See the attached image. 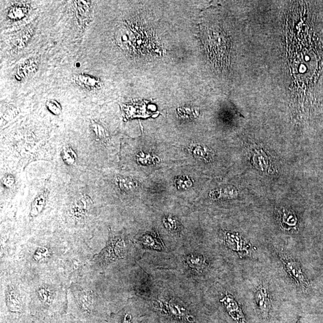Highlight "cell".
<instances>
[{
  "instance_id": "cell-11",
  "label": "cell",
  "mask_w": 323,
  "mask_h": 323,
  "mask_svg": "<svg viewBox=\"0 0 323 323\" xmlns=\"http://www.w3.org/2000/svg\"><path fill=\"white\" fill-rule=\"evenodd\" d=\"M78 83H81V85L88 88H94L97 87L99 84V81L92 77L86 76V75H81L77 78Z\"/></svg>"
},
{
  "instance_id": "cell-6",
  "label": "cell",
  "mask_w": 323,
  "mask_h": 323,
  "mask_svg": "<svg viewBox=\"0 0 323 323\" xmlns=\"http://www.w3.org/2000/svg\"><path fill=\"white\" fill-rule=\"evenodd\" d=\"M255 300L259 311L264 316H267L271 309V303L267 291L260 287L255 293Z\"/></svg>"
},
{
  "instance_id": "cell-16",
  "label": "cell",
  "mask_w": 323,
  "mask_h": 323,
  "mask_svg": "<svg viewBox=\"0 0 323 323\" xmlns=\"http://www.w3.org/2000/svg\"><path fill=\"white\" fill-rule=\"evenodd\" d=\"M47 255H48V250H47L46 248H39L36 251L35 255H34V259L37 260V261H39V260H42L43 258H45Z\"/></svg>"
},
{
  "instance_id": "cell-7",
  "label": "cell",
  "mask_w": 323,
  "mask_h": 323,
  "mask_svg": "<svg viewBox=\"0 0 323 323\" xmlns=\"http://www.w3.org/2000/svg\"><path fill=\"white\" fill-rule=\"evenodd\" d=\"M222 302H224L229 313L235 320L238 321H244V316L243 313L241 311L237 302H235L233 298L230 297H225L222 300Z\"/></svg>"
},
{
  "instance_id": "cell-3",
  "label": "cell",
  "mask_w": 323,
  "mask_h": 323,
  "mask_svg": "<svg viewBox=\"0 0 323 323\" xmlns=\"http://www.w3.org/2000/svg\"><path fill=\"white\" fill-rule=\"evenodd\" d=\"M49 196V191L48 189H44L37 194L31 202L29 213L30 219H35L45 209Z\"/></svg>"
},
{
  "instance_id": "cell-9",
  "label": "cell",
  "mask_w": 323,
  "mask_h": 323,
  "mask_svg": "<svg viewBox=\"0 0 323 323\" xmlns=\"http://www.w3.org/2000/svg\"><path fill=\"white\" fill-rule=\"evenodd\" d=\"M61 158L66 164L74 166L76 164L78 156L74 150L70 146H65L62 150Z\"/></svg>"
},
{
  "instance_id": "cell-2",
  "label": "cell",
  "mask_w": 323,
  "mask_h": 323,
  "mask_svg": "<svg viewBox=\"0 0 323 323\" xmlns=\"http://www.w3.org/2000/svg\"><path fill=\"white\" fill-rule=\"evenodd\" d=\"M93 205V199L87 194H81L74 199L70 206V213L75 220H83Z\"/></svg>"
},
{
  "instance_id": "cell-1",
  "label": "cell",
  "mask_w": 323,
  "mask_h": 323,
  "mask_svg": "<svg viewBox=\"0 0 323 323\" xmlns=\"http://www.w3.org/2000/svg\"><path fill=\"white\" fill-rule=\"evenodd\" d=\"M126 252V244L123 238L114 237L109 241L105 249L100 253L98 259H101L105 262L115 261L124 258Z\"/></svg>"
},
{
  "instance_id": "cell-13",
  "label": "cell",
  "mask_w": 323,
  "mask_h": 323,
  "mask_svg": "<svg viewBox=\"0 0 323 323\" xmlns=\"http://www.w3.org/2000/svg\"><path fill=\"white\" fill-rule=\"evenodd\" d=\"M38 294L40 299L43 303H49L51 302L52 294L48 288L46 287L40 288L38 291Z\"/></svg>"
},
{
  "instance_id": "cell-8",
  "label": "cell",
  "mask_w": 323,
  "mask_h": 323,
  "mask_svg": "<svg viewBox=\"0 0 323 323\" xmlns=\"http://www.w3.org/2000/svg\"><path fill=\"white\" fill-rule=\"evenodd\" d=\"M78 302L84 312L90 314L93 309V298L89 291H81L78 294Z\"/></svg>"
},
{
  "instance_id": "cell-12",
  "label": "cell",
  "mask_w": 323,
  "mask_h": 323,
  "mask_svg": "<svg viewBox=\"0 0 323 323\" xmlns=\"http://www.w3.org/2000/svg\"><path fill=\"white\" fill-rule=\"evenodd\" d=\"M27 13V8L23 6H16L12 8L9 12V17L12 20H20L26 16Z\"/></svg>"
},
{
  "instance_id": "cell-5",
  "label": "cell",
  "mask_w": 323,
  "mask_h": 323,
  "mask_svg": "<svg viewBox=\"0 0 323 323\" xmlns=\"http://www.w3.org/2000/svg\"><path fill=\"white\" fill-rule=\"evenodd\" d=\"M6 304L9 310L13 313H20L23 309L21 299L18 291L13 287H9L6 292Z\"/></svg>"
},
{
  "instance_id": "cell-10",
  "label": "cell",
  "mask_w": 323,
  "mask_h": 323,
  "mask_svg": "<svg viewBox=\"0 0 323 323\" xmlns=\"http://www.w3.org/2000/svg\"><path fill=\"white\" fill-rule=\"evenodd\" d=\"M187 263L196 271H202L205 266V260L201 256H189L187 258Z\"/></svg>"
},
{
  "instance_id": "cell-4",
  "label": "cell",
  "mask_w": 323,
  "mask_h": 323,
  "mask_svg": "<svg viewBox=\"0 0 323 323\" xmlns=\"http://www.w3.org/2000/svg\"><path fill=\"white\" fill-rule=\"evenodd\" d=\"M283 261L285 269L288 274H290L291 277L294 278L298 284L307 286L308 284V281L304 277L302 269L300 268L297 263L294 260L288 258L284 259Z\"/></svg>"
},
{
  "instance_id": "cell-15",
  "label": "cell",
  "mask_w": 323,
  "mask_h": 323,
  "mask_svg": "<svg viewBox=\"0 0 323 323\" xmlns=\"http://www.w3.org/2000/svg\"><path fill=\"white\" fill-rule=\"evenodd\" d=\"M2 183L7 189H12L16 183L15 178L11 174H6L2 178Z\"/></svg>"
},
{
  "instance_id": "cell-14",
  "label": "cell",
  "mask_w": 323,
  "mask_h": 323,
  "mask_svg": "<svg viewBox=\"0 0 323 323\" xmlns=\"http://www.w3.org/2000/svg\"><path fill=\"white\" fill-rule=\"evenodd\" d=\"M46 106L53 114L59 115L61 114L62 109L61 105L54 100H50V101L47 102Z\"/></svg>"
},
{
  "instance_id": "cell-17",
  "label": "cell",
  "mask_w": 323,
  "mask_h": 323,
  "mask_svg": "<svg viewBox=\"0 0 323 323\" xmlns=\"http://www.w3.org/2000/svg\"><path fill=\"white\" fill-rule=\"evenodd\" d=\"M123 323H132L131 315L129 313L125 315Z\"/></svg>"
}]
</instances>
